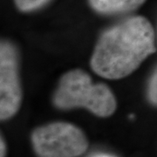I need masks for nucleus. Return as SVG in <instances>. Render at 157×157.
I'll return each mask as SVG.
<instances>
[{
	"label": "nucleus",
	"instance_id": "1",
	"mask_svg": "<svg viewBox=\"0 0 157 157\" xmlns=\"http://www.w3.org/2000/svg\"><path fill=\"white\" fill-rule=\"evenodd\" d=\"M155 52V31L144 17H133L108 29L97 42L91 67L109 79L132 73Z\"/></svg>",
	"mask_w": 157,
	"mask_h": 157
},
{
	"label": "nucleus",
	"instance_id": "2",
	"mask_svg": "<svg viewBox=\"0 0 157 157\" xmlns=\"http://www.w3.org/2000/svg\"><path fill=\"white\" fill-rule=\"evenodd\" d=\"M52 102L59 109L86 108L101 118L111 116L117 107L111 89L105 84H94L89 74L80 69L69 71L62 76Z\"/></svg>",
	"mask_w": 157,
	"mask_h": 157
},
{
	"label": "nucleus",
	"instance_id": "3",
	"mask_svg": "<svg viewBox=\"0 0 157 157\" xmlns=\"http://www.w3.org/2000/svg\"><path fill=\"white\" fill-rule=\"evenodd\" d=\"M31 140L38 157H78L88 147L86 135L77 126L56 121L33 131Z\"/></svg>",
	"mask_w": 157,
	"mask_h": 157
},
{
	"label": "nucleus",
	"instance_id": "4",
	"mask_svg": "<svg viewBox=\"0 0 157 157\" xmlns=\"http://www.w3.org/2000/svg\"><path fill=\"white\" fill-rule=\"evenodd\" d=\"M22 101V89L18 72L16 46L2 41L0 46V119L7 121L18 111Z\"/></svg>",
	"mask_w": 157,
	"mask_h": 157
},
{
	"label": "nucleus",
	"instance_id": "5",
	"mask_svg": "<svg viewBox=\"0 0 157 157\" xmlns=\"http://www.w3.org/2000/svg\"><path fill=\"white\" fill-rule=\"evenodd\" d=\"M146 0H89L94 11L102 14H117L134 11Z\"/></svg>",
	"mask_w": 157,
	"mask_h": 157
},
{
	"label": "nucleus",
	"instance_id": "6",
	"mask_svg": "<svg viewBox=\"0 0 157 157\" xmlns=\"http://www.w3.org/2000/svg\"><path fill=\"white\" fill-rule=\"evenodd\" d=\"M17 7L22 11H33L45 6L49 0H14Z\"/></svg>",
	"mask_w": 157,
	"mask_h": 157
},
{
	"label": "nucleus",
	"instance_id": "7",
	"mask_svg": "<svg viewBox=\"0 0 157 157\" xmlns=\"http://www.w3.org/2000/svg\"><path fill=\"white\" fill-rule=\"evenodd\" d=\"M147 98L152 105L157 107V68L153 73L148 82Z\"/></svg>",
	"mask_w": 157,
	"mask_h": 157
},
{
	"label": "nucleus",
	"instance_id": "8",
	"mask_svg": "<svg viewBox=\"0 0 157 157\" xmlns=\"http://www.w3.org/2000/svg\"><path fill=\"white\" fill-rule=\"evenodd\" d=\"M7 148H6V141L4 140L3 136L1 135V140H0V157H6Z\"/></svg>",
	"mask_w": 157,
	"mask_h": 157
},
{
	"label": "nucleus",
	"instance_id": "9",
	"mask_svg": "<svg viewBox=\"0 0 157 157\" xmlns=\"http://www.w3.org/2000/svg\"><path fill=\"white\" fill-rule=\"evenodd\" d=\"M94 157H114L112 155H104V154H101V155H97L95 156Z\"/></svg>",
	"mask_w": 157,
	"mask_h": 157
}]
</instances>
